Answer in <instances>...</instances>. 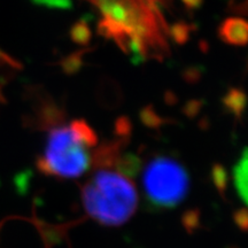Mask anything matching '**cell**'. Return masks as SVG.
<instances>
[{"label": "cell", "mask_w": 248, "mask_h": 248, "mask_svg": "<svg viewBox=\"0 0 248 248\" xmlns=\"http://www.w3.org/2000/svg\"><path fill=\"white\" fill-rule=\"evenodd\" d=\"M98 137L84 120L57 125L48 131L45 150L37 160L39 171L48 176L73 179L88 171L92 164L91 150Z\"/></svg>", "instance_id": "cell-1"}, {"label": "cell", "mask_w": 248, "mask_h": 248, "mask_svg": "<svg viewBox=\"0 0 248 248\" xmlns=\"http://www.w3.org/2000/svg\"><path fill=\"white\" fill-rule=\"evenodd\" d=\"M83 206L94 221L119 226L131 218L138 206L137 188L119 170L99 168L82 190Z\"/></svg>", "instance_id": "cell-2"}, {"label": "cell", "mask_w": 248, "mask_h": 248, "mask_svg": "<svg viewBox=\"0 0 248 248\" xmlns=\"http://www.w3.org/2000/svg\"><path fill=\"white\" fill-rule=\"evenodd\" d=\"M141 186L151 204L159 209H171L188 194L190 176L178 160L156 155L142 169Z\"/></svg>", "instance_id": "cell-3"}, {"label": "cell", "mask_w": 248, "mask_h": 248, "mask_svg": "<svg viewBox=\"0 0 248 248\" xmlns=\"http://www.w3.org/2000/svg\"><path fill=\"white\" fill-rule=\"evenodd\" d=\"M97 6L104 15L100 23L102 33L113 37L122 46H128L129 51L144 57L145 47L142 38L146 36V27L138 22L139 9H155V0H89Z\"/></svg>", "instance_id": "cell-4"}, {"label": "cell", "mask_w": 248, "mask_h": 248, "mask_svg": "<svg viewBox=\"0 0 248 248\" xmlns=\"http://www.w3.org/2000/svg\"><path fill=\"white\" fill-rule=\"evenodd\" d=\"M248 26L244 18H225L218 28V37L226 44L232 46H245L247 44Z\"/></svg>", "instance_id": "cell-5"}, {"label": "cell", "mask_w": 248, "mask_h": 248, "mask_svg": "<svg viewBox=\"0 0 248 248\" xmlns=\"http://www.w3.org/2000/svg\"><path fill=\"white\" fill-rule=\"evenodd\" d=\"M247 150L245 148L243 151V155L238 160V162L235 163L233 169V181L235 188H237V192L240 194L244 202H246L247 200Z\"/></svg>", "instance_id": "cell-6"}, {"label": "cell", "mask_w": 248, "mask_h": 248, "mask_svg": "<svg viewBox=\"0 0 248 248\" xmlns=\"http://www.w3.org/2000/svg\"><path fill=\"white\" fill-rule=\"evenodd\" d=\"M223 104L225 105L228 109H230V111L240 117L241 113L245 109V105H246L245 93L243 91H239L238 89H231L223 99Z\"/></svg>", "instance_id": "cell-7"}, {"label": "cell", "mask_w": 248, "mask_h": 248, "mask_svg": "<svg viewBox=\"0 0 248 248\" xmlns=\"http://www.w3.org/2000/svg\"><path fill=\"white\" fill-rule=\"evenodd\" d=\"M91 37V31L89 29V26H86L85 22H78L73 27L71 30V38L74 42L78 44H86Z\"/></svg>", "instance_id": "cell-8"}, {"label": "cell", "mask_w": 248, "mask_h": 248, "mask_svg": "<svg viewBox=\"0 0 248 248\" xmlns=\"http://www.w3.org/2000/svg\"><path fill=\"white\" fill-rule=\"evenodd\" d=\"M33 1L38 5L47 6V7L64 8L67 6H70L69 0H33Z\"/></svg>", "instance_id": "cell-9"}, {"label": "cell", "mask_w": 248, "mask_h": 248, "mask_svg": "<svg viewBox=\"0 0 248 248\" xmlns=\"http://www.w3.org/2000/svg\"><path fill=\"white\" fill-rule=\"evenodd\" d=\"M183 1H185V4L190 5V6H197L198 4H200L201 0H183Z\"/></svg>", "instance_id": "cell-10"}, {"label": "cell", "mask_w": 248, "mask_h": 248, "mask_svg": "<svg viewBox=\"0 0 248 248\" xmlns=\"http://www.w3.org/2000/svg\"><path fill=\"white\" fill-rule=\"evenodd\" d=\"M1 58H2V57H1V54H0V59H1Z\"/></svg>", "instance_id": "cell-11"}]
</instances>
